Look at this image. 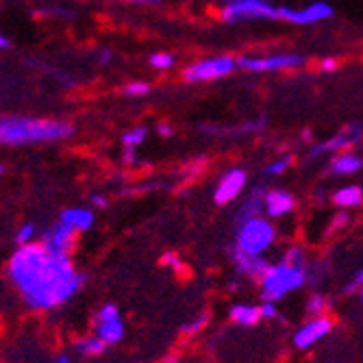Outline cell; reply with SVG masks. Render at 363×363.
Masks as SVG:
<instances>
[{"mask_svg": "<svg viewBox=\"0 0 363 363\" xmlns=\"http://www.w3.org/2000/svg\"><path fill=\"white\" fill-rule=\"evenodd\" d=\"M230 259H233L235 272L244 279H250V281H259L270 266L266 255H250V252H244L235 246L230 248Z\"/></svg>", "mask_w": 363, "mask_h": 363, "instance_id": "2e32d148", "label": "cell"}, {"mask_svg": "<svg viewBox=\"0 0 363 363\" xmlns=\"http://www.w3.org/2000/svg\"><path fill=\"white\" fill-rule=\"evenodd\" d=\"M296 196L289 189L283 187H268L266 196H263V216H268L272 220L287 218L296 211Z\"/></svg>", "mask_w": 363, "mask_h": 363, "instance_id": "9a60e30c", "label": "cell"}, {"mask_svg": "<svg viewBox=\"0 0 363 363\" xmlns=\"http://www.w3.org/2000/svg\"><path fill=\"white\" fill-rule=\"evenodd\" d=\"M294 155H281L277 159H272L270 163H266L261 170V174L266 177V179H277V177H283L291 166H294Z\"/></svg>", "mask_w": 363, "mask_h": 363, "instance_id": "603a6c76", "label": "cell"}, {"mask_svg": "<svg viewBox=\"0 0 363 363\" xmlns=\"http://www.w3.org/2000/svg\"><path fill=\"white\" fill-rule=\"evenodd\" d=\"M246 187H248V172L244 168L238 166L226 168L213 187V203L220 207L235 203L240 196L246 194Z\"/></svg>", "mask_w": 363, "mask_h": 363, "instance_id": "9c48e42d", "label": "cell"}, {"mask_svg": "<svg viewBox=\"0 0 363 363\" xmlns=\"http://www.w3.org/2000/svg\"><path fill=\"white\" fill-rule=\"evenodd\" d=\"M107 342L101 340L96 333L94 335H85V337H79L74 342V350L83 357H98V354H103L107 350Z\"/></svg>", "mask_w": 363, "mask_h": 363, "instance_id": "7402d4cb", "label": "cell"}, {"mask_svg": "<svg viewBox=\"0 0 363 363\" xmlns=\"http://www.w3.org/2000/svg\"><path fill=\"white\" fill-rule=\"evenodd\" d=\"M77 238H79V233L72 228V226H68L65 222H57V224H52L50 228H46L44 230V235H42V244L50 250V252H59V255H70L72 250H74V246H77Z\"/></svg>", "mask_w": 363, "mask_h": 363, "instance_id": "5bb4252c", "label": "cell"}, {"mask_svg": "<svg viewBox=\"0 0 363 363\" xmlns=\"http://www.w3.org/2000/svg\"><path fill=\"white\" fill-rule=\"evenodd\" d=\"M7 277L33 311H52L81 291L85 274L70 255L50 252L42 242L18 246L9 257Z\"/></svg>", "mask_w": 363, "mask_h": 363, "instance_id": "6da1fadb", "label": "cell"}, {"mask_svg": "<svg viewBox=\"0 0 363 363\" xmlns=\"http://www.w3.org/2000/svg\"><path fill=\"white\" fill-rule=\"evenodd\" d=\"M146 140H148V128L146 126H133V128L124 130L122 138H120V144L126 148H140Z\"/></svg>", "mask_w": 363, "mask_h": 363, "instance_id": "d4e9b609", "label": "cell"}, {"mask_svg": "<svg viewBox=\"0 0 363 363\" xmlns=\"http://www.w3.org/2000/svg\"><path fill=\"white\" fill-rule=\"evenodd\" d=\"M331 331H333V320L328 318V315L309 318L305 324H301L298 328H296V333H294V346L301 348V350H307V348L315 346L318 342H322Z\"/></svg>", "mask_w": 363, "mask_h": 363, "instance_id": "4fadbf2b", "label": "cell"}, {"mask_svg": "<svg viewBox=\"0 0 363 363\" xmlns=\"http://www.w3.org/2000/svg\"><path fill=\"white\" fill-rule=\"evenodd\" d=\"M218 18L224 24L281 22V5H274L272 0H235L222 5Z\"/></svg>", "mask_w": 363, "mask_h": 363, "instance_id": "5b68a950", "label": "cell"}, {"mask_svg": "<svg viewBox=\"0 0 363 363\" xmlns=\"http://www.w3.org/2000/svg\"><path fill=\"white\" fill-rule=\"evenodd\" d=\"M259 309H261V318L263 320H274V318H279V309H277V303L274 301H263L259 305Z\"/></svg>", "mask_w": 363, "mask_h": 363, "instance_id": "836d02e7", "label": "cell"}, {"mask_svg": "<svg viewBox=\"0 0 363 363\" xmlns=\"http://www.w3.org/2000/svg\"><path fill=\"white\" fill-rule=\"evenodd\" d=\"M328 309H331V301H328L326 296H324V294H320V291L311 294L309 298H307V303H305V311H307V315H309V318L326 315V313H328Z\"/></svg>", "mask_w": 363, "mask_h": 363, "instance_id": "cb8c5ba5", "label": "cell"}, {"mask_svg": "<svg viewBox=\"0 0 363 363\" xmlns=\"http://www.w3.org/2000/svg\"><path fill=\"white\" fill-rule=\"evenodd\" d=\"M74 135V126L65 120H48L33 116H3L0 118V146L52 144Z\"/></svg>", "mask_w": 363, "mask_h": 363, "instance_id": "7a4b0ae2", "label": "cell"}, {"mask_svg": "<svg viewBox=\"0 0 363 363\" xmlns=\"http://www.w3.org/2000/svg\"><path fill=\"white\" fill-rule=\"evenodd\" d=\"M333 7L324 3V0H315V3H309L305 7H285L281 5V22L294 24V26H311V24H320L333 18Z\"/></svg>", "mask_w": 363, "mask_h": 363, "instance_id": "30bf717a", "label": "cell"}, {"mask_svg": "<svg viewBox=\"0 0 363 363\" xmlns=\"http://www.w3.org/2000/svg\"><path fill=\"white\" fill-rule=\"evenodd\" d=\"M61 222H65L68 226H72L77 233H87V230L94 226L96 222V216H94V209L91 207H68L63 209L61 216H59Z\"/></svg>", "mask_w": 363, "mask_h": 363, "instance_id": "ffe728a7", "label": "cell"}, {"mask_svg": "<svg viewBox=\"0 0 363 363\" xmlns=\"http://www.w3.org/2000/svg\"><path fill=\"white\" fill-rule=\"evenodd\" d=\"M348 222H350V211H346V209L335 211V213L331 216V222L326 224V235H333V233H337V230L346 228Z\"/></svg>", "mask_w": 363, "mask_h": 363, "instance_id": "f1b7e54d", "label": "cell"}, {"mask_svg": "<svg viewBox=\"0 0 363 363\" xmlns=\"http://www.w3.org/2000/svg\"><path fill=\"white\" fill-rule=\"evenodd\" d=\"M363 142V124L361 122H350L346 126H342L340 130L331 138H326L322 142H313L309 146V159H322V157H331L335 152L342 150H352Z\"/></svg>", "mask_w": 363, "mask_h": 363, "instance_id": "ba28073f", "label": "cell"}, {"mask_svg": "<svg viewBox=\"0 0 363 363\" xmlns=\"http://www.w3.org/2000/svg\"><path fill=\"white\" fill-rule=\"evenodd\" d=\"M228 318L233 320L235 324H240V326H255L259 320H263L259 305H250V303L233 305V307H230V311H228Z\"/></svg>", "mask_w": 363, "mask_h": 363, "instance_id": "44dd1931", "label": "cell"}, {"mask_svg": "<svg viewBox=\"0 0 363 363\" xmlns=\"http://www.w3.org/2000/svg\"><path fill=\"white\" fill-rule=\"evenodd\" d=\"M3 172H5V168H3V166H0V174H3Z\"/></svg>", "mask_w": 363, "mask_h": 363, "instance_id": "ee69618b", "label": "cell"}, {"mask_svg": "<svg viewBox=\"0 0 363 363\" xmlns=\"http://www.w3.org/2000/svg\"><path fill=\"white\" fill-rule=\"evenodd\" d=\"M7 48H9V38L5 33H0V50H7Z\"/></svg>", "mask_w": 363, "mask_h": 363, "instance_id": "ab89813d", "label": "cell"}, {"mask_svg": "<svg viewBox=\"0 0 363 363\" xmlns=\"http://www.w3.org/2000/svg\"><path fill=\"white\" fill-rule=\"evenodd\" d=\"M157 135H159L161 140H168V138L174 135V128H172L170 124H166V122H161V124H157Z\"/></svg>", "mask_w": 363, "mask_h": 363, "instance_id": "74e56055", "label": "cell"}, {"mask_svg": "<svg viewBox=\"0 0 363 363\" xmlns=\"http://www.w3.org/2000/svg\"><path fill=\"white\" fill-rule=\"evenodd\" d=\"M354 296H357V298H359V301H363V289H359V291H357Z\"/></svg>", "mask_w": 363, "mask_h": 363, "instance_id": "b9f144b4", "label": "cell"}, {"mask_svg": "<svg viewBox=\"0 0 363 363\" xmlns=\"http://www.w3.org/2000/svg\"><path fill=\"white\" fill-rule=\"evenodd\" d=\"M35 235H38V226L33 224V222H26V224H22V226L16 230V244H18V246L33 244V242H35Z\"/></svg>", "mask_w": 363, "mask_h": 363, "instance_id": "f546056e", "label": "cell"}, {"mask_svg": "<svg viewBox=\"0 0 363 363\" xmlns=\"http://www.w3.org/2000/svg\"><path fill=\"white\" fill-rule=\"evenodd\" d=\"M94 333L105 340L109 346L118 344L124 337V320L120 315V309L111 303L103 305L94 315Z\"/></svg>", "mask_w": 363, "mask_h": 363, "instance_id": "8fae6325", "label": "cell"}, {"mask_svg": "<svg viewBox=\"0 0 363 363\" xmlns=\"http://www.w3.org/2000/svg\"><path fill=\"white\" fill-rule=\"evenodd\" d=\"M209 320H211L209 311L198 313L194 320H189V322H185V324L181 326V333H183V335H198V333H203L205 328H207V324H209Z\"/></svg>", "mask_w": 363, "mask_h": 363, "instance_id": "4316f807", "label": "cell"}, {"mask_svg": "<svg viewBox=\"0 0 363 363\" xmlns=\"http://www.w3.org/2000/svg\"><path fill=\"white\" fill-rule=\"evenodd\" d=\"M331 203L337 209H346V211L361 209L363 207V187L361 185H354V183L342 185V187H337L331 194Z\"/></svg>", "mask_w": 363, "mask_h": 363, "instance_id": "d6986e66", "label": "cell"}, {"mask_svg": "<svg viewBox=\"0 0 363 363\" xmlns=\"http://www.w3.org/2000/svg\"><path fill=\"white\" fill-rule=\"evenodd\" d=\"M240 70L248 74H270V72H294L307 65L303 52H270V55H242L238 57Z\"/></svg>", "mask_w": 363, "mask_h": 363, "instance_id": "52a82bcc", "label": "cell"}, {"mask_svg": "<svg viewBox=\"0 0 363 363\" xmlns=\"http://www.w3.org/2000/svg\"><path fill=\"white\" fill-rule=\"evenodd\" d=\"M279 238V230L268 216H255L238 222L235 228V248L250 255H266Z\"/></svg>", "mask_w": 363, "mask_h": 363, "instance_id": "277c9868", "label": "cell"}, {"mask_svg": "<svg viewBox=\"0 0 363 363\" xmlns=\"http://www.w3.org/2000/svg\"><path fill=\"white\" fill-rule=\"evenodd\" d=\"M109 205V201H107V196H103V194H89V207L91 209H105Z\"/></svg>", "mask_w": 363, "mask_h": 363, "instance_id": "d590c367", "label": "cell"}, {"mask_svg": "<svg viewBox=\"0 0 363 363\" xmlns=\"http://www.w3.org/2000/svg\"><path fill=\"white\" fill-rule=\"evenodd\" d=\"M359 289H363V268H361V270L350 279V283L346 285V289H344V291H346V294H350V296H354Z\"/></svg>", "mask_w": 363, "mask_h": 363, "instance_id": "e575fe53", "label": "cell"}, {"mask_svg": "<svg viewBox=\"0 0 363 363\" xmlns=\"http://www.w3.org/2000/svg\"><path fill=\"white\" fill-rule=\"evenodd\" d=\"M235 70H240L235 55H213V57H203V59L187 63L181 72V79L191 85L213 83V81L230 77Z\"/></svg>", "mask_w": 363, "mask_h": 363, "instance_id": "8992f818", "label": "cell"}, {"mask_svg": "<svg viewBox=\"0 0 363 363\" xmlns=\"http://www.w3.org/2000/svg\"><path fill=\"white\" fill-rule=\"evenodd\" d=\"M122 5H128V7H142V9H155V7H161L166 0H118Z\"/></svg>", "mask_w": 363, "mask_h": 363, "instance_id": "d6a6232c", "label": "cell"}, {"mask_svg": "<svg viewBox=\"0 0 363 363\" xmlns=\"http://www.w3.org/2000/svg\"><path fill=\"white\" fill-rule=\"evenodd\" d=\"M55 363H72V359H70L68 354H59Z\"/></svg>", "mask_w": 363, "mask_h": 363, "instance_id": "60d3db41", "label": "cell"}, {"mask_svg": "<svg viewBox=\"0 0 363 363\" xmlns=\"http://www.w3.org/2000/svg\"><path fill=\"white\" fill-rule=\"evenodd\" d=\"M166 363H174V359H168V361H166Z\"/></svg>", "mask_w": 363, "mask_h": 363, "instance_id": "f6af8a7d", "label": "cell"}, {"mask_svg": "<svg viewBox=\"0 0 363 363\" xmlns=\"http://www.w3.org/2000/svg\"><path fill=\"white\" fill-rule=\"evenodd\" d=\"M361 170H363L361 155H357L354 150H342V152H335V155L328 157L324 174L342 179V177H354Z\"/></svg>", "mask_w": 363, "mask_h": 363, "instance_id": "e0dca14e", "label": "cell"}, {"mask_svg": "<svg viewBox=\"0 0 363 363\" xmlns=\"http://www.w3.org/2000/svg\"><path fill=\"white\" fill-rule=\"evenodd\" d=\"M150 68L159 70V72H166V70H172L174 65H177V57L172 52H166V50H159V52H152L150 59Z\"/></svg>", "mask_w": 363, "mask_h": 363, "instance_id": "484cf974", "label": "cell"}, {"mask_svg": "<svg viewBox=\"0 0 363 363\" xmlns=\"http://www.w3.org/2000/svg\"><path fill=\"white\" fill-rule=\"evenodd\" d=\"M268 126V118L266 116H259L252 120H244L235 126H216V124H201L198 130L203 135L209 138H230V140H238V138H255L259 133H263Z\"/></svg>", "mask_w": 363, "mask_h": 363, "instance_id": "7c38bea8", "label": "cell"}, {"mask_svg": "<svg viewBox=\"0 0 363 363\" xmlns=\"http://www.w3.org/2000/svg\"><path fill=\"white\" fill-rule=\"evenodd\" d=\"M122 163H126V166H133V163H138V148L122 146Z\"/></svg>", "mask_w": 363, "mask_h": 363, "instance_id": "8d00e7d4", "label": "cell"}, {"mask_svg": "<svg viewBox=\"0 0 363 363\" xmlns=\"http://www.w3.org/2000/svg\"><path fill=\"white\" fill-rule=\"evenodd\" d=\"M220 5H226V3H235V0H218Z\"/></svg>", "mask_w": 363, "mask_h": 363, "instance_id": "7bdbcfd3", "label": "cell"}, {"mask_svg": "<svg viewBox=\"0 0 363 363\" xmlns=\"http://www.w3.org/2000/svg\"><path fill=\"white\" fill-rule=\"evenodd\" d=\"M266 191H268V185L266 183H259L250 191H246L244 198H242V205L238 207L235 222H242V220L261 216L263 213V196H266Z\"/></svg>", "mask_w": 363, "mask_h": 363, "instance_id": "ac0fdd59", "label": "cell"}, {"mask_svg": "<svg viewBox=\"0 0 363 363\" xmlns=\"http://www.w3.org/2000/svg\"><path fill=\"white\" fill-rule=\"evenodd\" d=\"M111 59H113L111 50H101V57H98V61H101V65H109V63H111Z\"/></svg>", "mask_w": 363, "mask_h": 363, "instance_id": "f35d334b", "label": "cell"}, {"mask_svg": "<svg viewBox=\"0 0 363 363\" xmlns=\"http://www.w3.org/2000/svg\"><path fill=\"white\" fill-rule=\"evenodd\" d=\"M152 91V85L148 81H130L122 87V94L128 98H142Z\"/></svg>", "mask_w": 363, "mask_h": 363, "instance_id": "83f0119b", "label": "cell"}, {"mask_svg": "<svg viewBox=\"0 0 363 363\" xmlns=\"http://www.w3.org/2000/svg\"><path fill=\"white\" fill-rule=\"evenodd\" d=\"M161 266L163 268H170L174 272H181L183 270V261H181V257L177 252H166V255L161 257Z\"/></svg>", "mask_w": 363, "mask_h": 363, "instance_id": "1f68e13d", "label": "cell"}, {"mask_svg": "<svg viewBox=\"0 0 363 363\" xmlns=\"http://www.w3.org/2000/svg\"><path fill=\"white\" fill-rule=\"evenodd\" d=\"M340 59L337 57H324V59H320V63H318V70L322 72V74H333V72H337V68H340Z\"/></svg>", "mask_w": 363, "mask_h": 363, "instance_id": "4dcf8cb0", "label": "cell"}, {"mask_svg": "<svg viewBox=\"0 0 363 363\" xmlns=\"http://www.w3.org/2000/svg\"><path fill=\"white\" fill-rule=\"evenodd\" d=\"M309 283V263H291L287 259H279L270 263L268 270L259 279V289L263 301H281L287 294L298 291Z\"/></svg>", "mask_w": 363, "mask_h": 363, "instance_id": "3957f363", "label": "cell"}]
</instances>
